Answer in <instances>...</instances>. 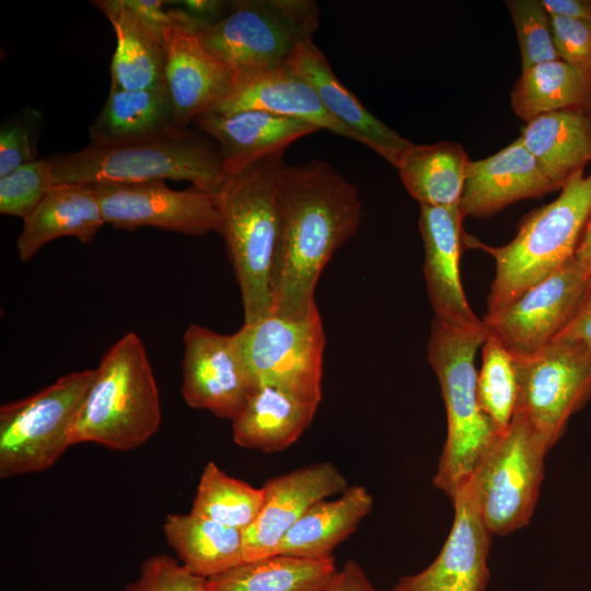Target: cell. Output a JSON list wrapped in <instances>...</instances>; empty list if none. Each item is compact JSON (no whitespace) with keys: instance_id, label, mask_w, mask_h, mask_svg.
<instances>
[{"instance_id":"cell-1","label":"cell","mask_w":591,"mask_h":591,"mask_svg":"<svg viewBox=\"0 0 591 591\" xmlns=\"http://www.w3.org/2000/svg\"><path fill=\"white\" fill-rule=\"evenodd\" d=\"M280 234L273 314L300 318L316 308L315 288L334 252L357 231V188L322 160L283 163L276 181Z\"/></svg>"},{"instance_id":"cell-2","label":"cell","mask_w":591,"mask_h":591,"mask_svg":"<svg viewBox=\"0 0 591 591\" xmlns=\"http://www.w3.org/2000/svg\"><path fill=\"white\" fill-rule=\"evenodd\" d=\"M283 152L227 174L215 198L222 236L240 287L244 323L274 312L273 274L280 223L276 181Z\"/></svg>"},{"instance_id":"cell-3","label":"cell","mask_w":591,"mask_h":591,"mask_svg":"<svg viewBox=\"0 0 591 591\" xmlns=\"http://www.w3.org/2000/svg\"><path fill=\"white\" fill-rule=\"evenodd\" d=\"M159 389L141 338L126 333L103 356L74 424L71 444L129 451L160 428Z\"/></svg>"},{"instance_id":"cell-4","label":"cell","mask_w":591,"mask_h":591,"mask_svg":"<svg viewBox=\"0 0 591 591\" xmlns=\"http://www.w3.org/2000/svg\"><path fill=\"white\" fill-rule=\"evenodd\" d=\"M591 217V173L577 172L552 202L521 220L515 236L502 246H488L464 235L495 258L496 273L487 300L494 313L575 257Z\"/></svg>"},{"instance_id":"cell-5","label":"cell","mask_w":591,"mask_h":591,"mask_svg":"<svg viewBox=\"0 0 591 591\" xmlns=\"http://www.w3.org/2000/svg\"><path fill=\"white\" fill-rule=\"evenodd\" d=\"M488 336L486 326L465 329L433 318L427 357L441 387L447 413V438L433 485L450 499L473 475L498 436L477 398L475 356Z\"/></svg>"},{"instance_id":"cell-6","label":"cell","mask_w":591,"mask_h":591,"mask_svg":"<svg viewBox=\"0 0 591 591\" xmlns=\"http://www.w3.org/2000/svg\"><path fill=\"white\" fill-rule=\"evenodd\" d=\"M48 159L55 185L172 179L190 182L194 187L216 195L227 176L218 148L188 128L121 146L90 143Z\"/></svg>"},{"instance_id":"cell-7","label":"cell","mask_w":591,"mask_h":591,"mask_svg":"<svg viewBox=\"0 0 591 591\" xmlns=\"http://www.w3.org/2000/svg\"><path fill=\"white\" fill-rule=\"evenodd\" d=\"M318 27V8L305 0H239L217 21L194 30L216 58L245 73L289 60L297 46Z\"/></svg>"},{"instance_id":"cell-8","label":"cell","mask_w":591,"mask_h":591,"mask_svg":"<svg viewBox=\"0 0 591 591\" xmlns=\"http://www.w3.org/2000/svg\"><path fill=\"white\" fill-rule=\"evenodd\" d=\"M94 369L61 375L25 398L0 407V477L50 468L71 447V434Z\"/></svg>"},{"instance_id":"cell-9","label":"cell","mask_w":591,"mask_h":591,"mask_svg":"<svg viewBox=\"0 0 591 591\" xmlns=\"http://www.w3.org/2000/svg\"><path fill=\"white\" fill-rule=\"evenodd\" d=\"M549 450L529 420L515 413L484 453L473 479L479 511L493 535H508L530 522Z\"/></svg>"},{"instance_id":"cell-10","label":"cell","mask_w":591,"mask_h":591,"mask_svg":"<svg viewBox=\"0 0 591 591\" xmlns=\"http://www.w3.org/2000/svg\"><path fill=\"white\" fill-rule=\"evenodd\" d=\"M521 414L552 449L569 419L591 399V351L583 346L553 340L542 349L512 356Z\"/></svg>"},{"instance_id":"cell-11","label":"cell","mask_w":591,"mask_h":591,"mask_svg":"<svg viewBox=\"0 0 591 591\" xmlns=\"http://www.w3.org/2000/svg\"><path fill=\"white\" fill-rule=\"evenodd\" d=\"M257 386H277L321 403L325 336L317 306L300 318L270 314L236 332Z\"/></svg>"},{"instance_id":"cell-12","label":"cell","mask_w":591,"mask_h":591,"mask_svg":"<svg viewBox=\"0 0 591 591\" xmlns=\"http://www.w3.org/2000/svg\"><path fill=\"white\" fill-rule=\"evenodd\" d=\"M591 277L572 257L483 322L512 356L533 354L551 344L576 315Z\"/></svg>"},{"instance_id":"cell-13","label":"cell","mask_w":591,"mask_h":591,"mask_svg":"<svg viewBox=\"0 0 591 591\" xmlns=\"http://www.w3.org/2000/svg\"><path fill=\"white\" fill-rule=\"evenodd\" d=\"M91 185L105 223L114 228L152 227L194 236L219 233L221 217L215 195L194 186L175 190L165 181Z\"/></svg>"},{"instance_id":"cell-14","label":"cell","mask_w":591,"mask_h":591,"mask_svg":"<svg viewBox=\"0 0 591 591\" xmlns=\"http://www.w3.org/2000/svg\"><path fill=\"white\" fill-rule=\"evenodd\" d=\"M182 396L196 409L233 421L257 385L236 333L190 324L184 334Z\"/></svg>"},{"instance_id":"cell-15","label":"cell","mask_w":591,"mask_h":591,"mask_svg":"<svg viewBox=\"0 0 591 591\" xmlns=\"http://www.w3.org/2000/svg\"><path fill=\"white\" fill-rule=\"evenodd\" d=\"M196 23L183 10H172L171 21L161 31L164 81L178 128H188L211 112L229 95L237 76L204 47L194 30Z\"/></svg>"},{"instance_id":"cell-16","label":"cell","mask_w":591,"mask_h":591,"mask_svg":"<svg viewBox=\"0 0 591 591\" xmlns=\"http://www.w3.org/2000/svg\"><path fill=\"white\" fill-rule=\"evenodd\" d=\"M451 500L454 520L439 555L420 572L401 577L391 591H485L493 534L479 511L473 475Z\"/></svg>"},{"instance_id":"cell-17","label":"cell","mask_w":591,"mask_h":591,"mask_svg":"<svg viewBox=\"0 0 591 591\" xmlns=\"http://www.w3.org/2000/svg\"><path fill=\"white\" fill-rule=\"evenodd\" d=\"M347 478L332 462H317L269 478L264 502L243 531L244 561L275 555L291 528L315 502L341 494Z\"/></svg>"},{"instance_id":"cell-18","label":"cell","mask_w":591,"mask_h":591,"mask_svg":"<svg viewBox=\"0 0 591 591\" xmlns=\"http://www.w3.org/2000/svg\"><path fill=\"white\" fill-rule=\"evenodd\" d=\"M459 206H420L418 227L424 243V275L434 317L459 328L484 327L471 309L461 281L460 256L464 243Z\"/></svg>"},{"instance_id":"cell-19","label":"cell","mask_w":591,"mask_h":591,"mask_svg":"<svg viewBox=\"0 0 591 591\" xmlns=\"http://www.w3.org/2000/svg\"><path fill=\"white\" fill-rule=\"evenodd\" d=\"M557 190L518 138L495 154L466 166L460 199L462 216L489 218L519 200Z\"/></svg>"},{"instance_id":"cell-20","label":"cell","mask_w":591,"mask_h":591,"mask_svg":"<svg viewBox=\"0 0 591 591\" xmlns=\"http://www.w3.org/2000/svg\"><path fill=\"white\" fill-rule=\"evenodd\" d=\"M288 63L315 91L325 109L360 142L395 169L413 144L385 125L349 91L333 72L325 55L313 39L302 40Z\"/></svg>"},{"instance_id":"cell-21","label":"cell","mask_w":591,"mask_h":591,"mask_svg":"<svg viewBox=\"0 0 591 591\" xmlns=\"http://www.w3.org/2000/svg\"><path fill=\"white\" fill-rule=\"evenodd\" d=\"M257 109L296 118L357 141L356 136L323 106L314 89L287 62L237 73L229 95L209 113Z\"/></svg>"},{"instance_id":"cell-22","label":"cell","mask_w":591,"mask_h":591,"mask_svg":"<svg viewBox=\"0 0 591 591\" xmlns=\"http://www.w3.org/2000/svg\"><path fill=\"white\" fill-rule=\"evenodd\" d=\"M193 124L218 142L225 174L283 152L293 141L320 130L308 121L257 109L207 113Z\"/></svg>"},{"instance_id":"cell-23","label":"cell","mask_w":591,"mask_h":591,"mask_svg":"<svg viewBox=\"0 0 591 591\" xmlns=\"http://www.w3.org/2000/svg\"><path fill=\"white\" fill-rule=\"evenodd\" d=\"M104 224L92 185L56 184L23 219L15 242L19 258L30 262L45 244L63 236L89 243Z\"/></svg>"},{"instance_id":"cell-24","label":"cell","mask_w":591,"mask_h":591,"mask_svg":"<svg viewBox=\"0 0 591 591\" xmlns=\"http://www.w3.org/2000/svg\"><path fill=\"white\" fill-rule=\"evenodd\" d=\"M320 403L290 391L259 385L232 421V439L241 448L282 451L310 427Z\"/></svg>"},{"instance_id":"cell-25","label":"cell","mask_w":591,"mask_h":591,"mask_svg":"<svg viewBox=\"0 0 591 591\" xmlns=\"http://www.w3.org/2000/svg\"><path fill=\"white\" fill-rule=\"evenodd\" d=\"M178 128L165 82L139 90L111 88L89 126L91 144L121 146L160 138Z\"/></svg>"},{"instance_id":"cell-26","label":"cell","mask_w":591,"mask_h":591,"mask_svg":"<svg viewBox=\"0 0 591 591\" xmlns=\"http://www.w3.org/2000/svg\"><path fill=\"white\" fill-rule=\"evenodd\" d=\"M373 497L362 485H349L335 499L315 502L291 528L275 555L308 559L333 557L373 509Z\"/></svg>"},{"instance_id":"cell-27","label":"cell","mask_w":591,"mask_h":591,"mask_svg":"<svg viewBox=\"0 0 591 591\" xmlns=\"http://www.w3.org/2000/svg\"><path fill=\"white\" fill-rule=\"evenodd\" d=\"M92 4L107 18L116 36L111 88L139 90L165 82L162 36L151 30L126 0H94Z\"/></svg>"},{"instance_id":"cell-28","label":"cell","mask_w":591,"mask_h":591,"mask_svg":"<svg viewBox=\"0 0 591 591\" xmlns=\"http://www.w3.org/2000/svg\"><path fill=\"white\" fill-rule=\"evenodd\" d=\"M557 189L591 161V113L558 111L528 121L519 137Z\"/></svg>"},{"instance_id":"cell-29","label":"cell","mask_w":591,"mask_h":591,"mask_svg":"<svg viewBox=\"0 0 591 591\" xmlns=\"http://www.w3.org/2000/svg\"><path fill=\"white\" fill-rule=\"evenodd\" d=\"M468 162L459 142L413 143L396 170L419 206L453 207L460 204Z\"/></svg>"},{"instance_id":"cell-30","label":"cell","mask_w":591,"mask_h":591,"mask_svg":"<svg viewBox=\"0 0 591 591\" xmlns=\"http://www.w3.org/2000/svg\"><path fill=\"white\" fill-rule=\"evenodd\" d=\"M163 531L181 564L206 579L244 561L243 532L193 513H172Z\"/></svg>"},{"instance_id":"cell-31","label":"cell","mask_w":591,"mask_h":591,"mask_svg":"<svg viewBox=\"0 0 591 591\" xmlns=\"http://www.w3.org/2000/svg\"><path fill=\"white\" fill-rule=\"evenodd\" d=\"M514 114L525 123L552 112L591 113V72L560 59L523 69L510 95Z\"/></svg>"},{"instance_id":"cell-32","label":"cell","mask_w":591,"mask_h":591,"mask_svg":"<svg viewBox=\"0 0 591 591\" xmlns=\"http://www.w3.org/2000/svg\"><path fill=\"white\" fill-rule=\"evenodd\" d=\"M336 571L334 557L271 555L208 578L207 591H322Z\"/></svg>"},{"instance_id":"cell-33","label":"cell","mask_w":591,"mask_h":591,"mask_svg":"<svg viewBox=\"0 0 591 591\" xmlns=\"http://www.w3.org/2000/svg\"><path fill=\"white\" fill-rule=\"evenodd\" d=\"M264 502L263 488L234 478L215 462L200 475L190 513L240 531L257 518Z\"/></svg>"},{"instance_id":"cell-34","label":"cell","mask_w":591,"mask_h":591,"mask_svg":"<svg viewBox=\"0 0 591 591\" xmlns=\"http://www.w3.org/2000/svg\"><path fill=\"white\" fill-rule=\"evenodd\" d=\"M482 347L483 362L477 373L478 404L500 434L509 427L517 404L514 361L501 341L489 333Z\"/></svg>"},{"instance_id":"cell-35","label":"cell","mask_w":591,"mask_h":591,"mask_svg":"<svg viewBox=\"0 0 591 591\" xmlns=\"http://www.w3.org/2000/svg\"><path fill=\"white\" fill-rule=\"evenodd\" d=\"M521 54L522 70L558 59L552 27V18L542 0H508Z\"/></svg>"},{"instance_id":"cell-36","label":"cell","mask_w":591,"mask_h":591,"mask_svg":"<svg viewBox=\"0 0 591 591\" xmlns=\"http://www.w3.org/2000/svg\"><path fill=\"white\" fill-rule=\"evenodd\" d=\"M55 185L53 164L38 159L0 177V212L26 218Z\"/></svg>"},{"instance_id":"cell-37","label":"cell","mask_w":591,"mask_h":591,"mask_svg":"<svg viewBox=\"0 0 591 591\" xmlns=\"http://www.w3.org/2000/svg\"><path fill=\"white\" fill-rule=\"evenodd\" d=\"M44 124L43 114L33 107L21 108L0 125V177L37 161V144Z\"/></svg>"},{"instance_id":"cell-38","label":"cell","mask_w":591,"mask_h":591,"mask_svg":"<svg viewBox=\"0 0 591 591\" xmlns=\"http://www.w3.org/2000/svg\"><path fill=\"white\" fill-rule=\"evenodd\" d=\"M124 591H207V579L193 573L173 557L158 554L142 563L139 577Z\"/></svg>"},{"instance_id":"cell-39","label":"cell","mask_w":591,"mask_h":591,"mask_svg":"<svg viewBox=\"0 0 591 591\" xmlns=\"http://www.w3.org/2000/svg\"><path fill=\"white\" fill-rule=\"evenodd\" d=\"M558 59L591 72V23L551 15Z\"/></svg>"},{"instance_id":"cell-40","label":"cell","mask_w":591,"mask_h":591,"mask_svg":"<svg viewBox=\"0 0 591 591\" xmlns=\"http://www.w3.org/2000/svg\"><path fill=\"white\" fill-rule=\"evenodd\" d=\"M554 340L576 343L591 351V281L576 315Z\"/></svg>"},{"instance_id":"cell-41","label":"cell","mask_w":591,"mask_h":591,"mask_svg":"<svg viewBox=\"0 0 591 591\" xmlns=\"http://www.w3.org/2000/svg\"><path fill=\"white\" fill-rule=\"evenodd\" d=\"M322 591H376L364 570L355 560H347Z\"/></svg>"},{"instance_id":"cell-42","label":"cell","mask_w":591,"mask_h":591,"mask_svg":"<svg viewBox=\"0 0 591 591\" xmlns=\"http://www.w3.org/2000/svg\"><path fill=\"white\" fill-rule=\"evenodd\" d=\"M169 1L126 0L128 7L154 32L161 35L162 28L171 21L172 10L166 9ZM162 36V35H161Z\"/></svg>"},{"instance_id":"cell-43","label":"cell","mask_w":591,"mask_h":591,"mask_svg":"<svg viewBox=\"0 0 591 591\" xmlns=\"http://www.w3.org/2000/svg\"><path fill=\"white\" fill-rule=\"evenodd\" d=\"M231 2V1H230ZM230 2L219 0L181 1L182 10L200 23L219 20L229 9Z\"/></svg>"},{"instance_id":"cell-44","label":"cell","mask_w":591,"mask_h":591,"mask_svg":"<svg viewBox=\"0 0 591 591\" xmlns=\"http://www.w3.org/2000/svg\"><path fill=\"white\" fill-rule=\"evenodd\" d=\"M551 15L591 23V0H542Z\"/></svg>"},{"instance_id":"cell-45","label":"cell","mask_w":591,"mask_h":591,"mask_svg":"<svg viewBox=\"0 0 591 591\" xmlns=\"http://www.w3.org/2000/svg\"><path fill=\"white\" fill-rule=\"evenodd\" d=\"M575 257L591 277V217L582 233Z\"/></svg>"}]
</instances>
